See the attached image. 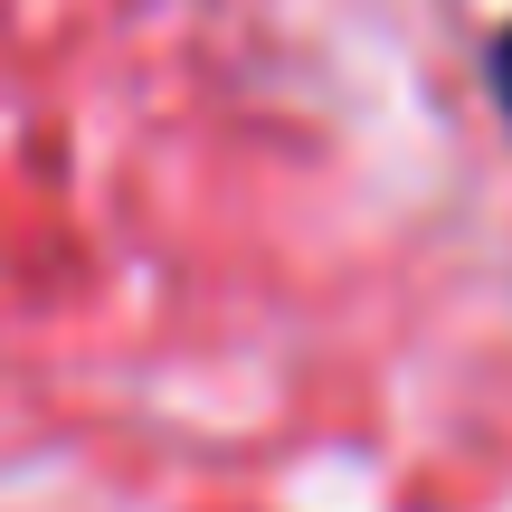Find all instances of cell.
Instances as JSON below:
<instances>
[{
    "mask_svg": "<svg viewBox=\"0 0 512 512\" xmlns=\"http://www.w3.org/2000/svg\"><path fill=\"white\" fill-rule=\"evenodd\" d=\"M494 95H503V114H512V29L494 38Z\"/></svg>",
    "mask_w": 512,
    "mask_h": 512,
    "instance_id": "cell-1",
    "label": "cell"
}]
</instances>
